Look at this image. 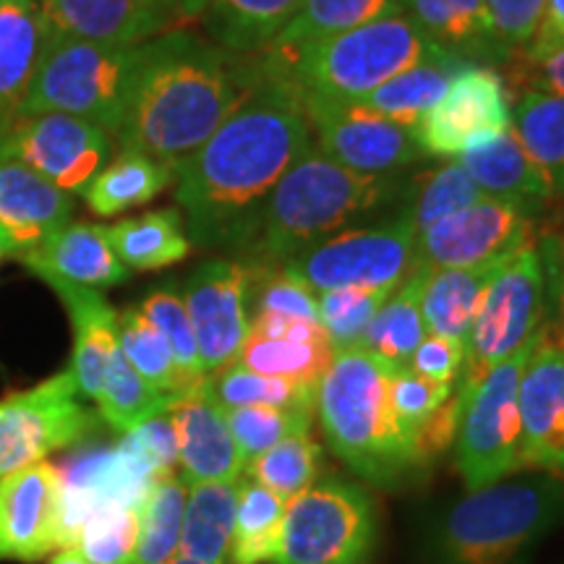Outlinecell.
<instances>
[{"label":"cell","mask_w":564,"mask_h":564,"mask_svg":"<svg viewBox=\"0 0 564 564\" xmlns=\"http://www.w3.org/2000/svg\"><path fill=\"white\" fill-rule=\"evenodd\" d=\"M116 139L100 126L66 116H17L0 129V158L17 160L66 194H84L112 158Z\"/></svg>","instance_id":"cell-12"},{"label":"cell","mask_w":564,"mask_h":564,"mask_svg":"<svg viewBox=\"0 0 564 564\" xmlns=\"http://www.w3.org/2000/svg\"><path fill=\"white\" fill-rule=\"evenodd\" d=\"M139 541V505L102 502L87 514L74 546L91 564H131Z\"/></svg>","instance_id":"cell-46"},{"label":"cell","mask_w":564,"mask_h":564,"mask_svg":"<svg viewBox=\"0 0 564 564\" xmlns=\"http://www.w3.org/2000/svg\"><path fill=\"white\" fill-rule=\"evenodd\" d=\"M70 369L0 398V478L45 460L95 426Z\"/></svg>","instance_id":"cell-13"},{"label":"cell","mask_w":564,"mask_h":564,"mask_svg":"<svg viewBox=\"0 0 564 564\" xmlns=\"http://www.w3.org/2000/svg\"><path fill=\"white\" fill-rule=\"evenodd\" d=\"M512 129L507 82L491 66L460 68L444 95L413 126L423 158H453Z\"/></svg>","instance_id":"cell-16"},{"label":"cell","mask_w":564,"mask_h":564,"mask_svg":"<svg viewBox=\"0 0 564 564\" xmlns=\"http://www.w3.org/2000/svg\"><path fill=\"white\" fill-rule=\"evenodd\" d=\"M137 55L139 45H105L51 32L19 116L66 112L100 126L116 139Z\"/></svg>","instance_id":"cell-7"},{"label":"cell","mask_w":564,"mask_h":564,"mask_svg":"<svg viewBox=\"0 0 564 564\" xmlns=\"http://www.w3.org/2000/svg\"><path fill=\"white\" fill-rule=\"evenodd\" d=\"M322 468V447L308 434L288 436L243 465L249 481L280 494L285 502L312 489Z\"/></svg>","instance_id":"cell-41"},{"label":"cell","mask_w":564,"mask_h":564,"mask_svg":"<svg viewBox=\"0 0 564 564\" xmlns=\"http://www.w3.org/2000/svg\"><path fill=\"white\" fill-rule=\"evenodd\" d=\"M510 257L478 267H455V270H432L423 274L421 308L429 333L455 337L463 343L468 340L486 288Z\"/></svg>","instance_id":"cell-28"},{"label":"cell","mask_w":564,"mask_h":564,"mask_svg":"<svg viewBox=\"0 0 564 564\" xmlns=\"http://www.w3.org/2000/svg\"><path fill=\"white\" fill-rule=\"evenodd\" d=\"M51 564H91V562L79 552V549L68 546V549H63V552H61L58 556H55V560H53Z\"/></svg>","instance_id":"cell-58"},{"label":"cell","mask_w":564,"mask_h":564,"mask_svg":"<svg viewBox=\"0 0 564 564\" xmlns=\"http://www.w3.org/2000/svg\"><path fill=\"white\" fill-rule=\"evenodd\" d=\"M0 257H3V251H0Z\"/></svg>","instance_id":"cell-61"},{"label":"cell","mask_w":564,"mask_h":564,"mask_svg":"<svg viewBox=\"0 0 564 564\" xmlns=\"http://www.w3.org/2000/svg\"><path fill=\"white\" fill-rule=\"evenodd\" d=\"M497 61L507 63L533 40L546 0H484Z\"/></svg>","instance_id":"cell-50"},{"label":"cell","mask_w":564,"mask_h":564,"mask_svg":"<svg viewBox=\"0 0 564 564\" xmlns=\"http://www.w3.org/2000/svg\"><path fill=\"white\" fill-rule=\"evenodd\" d=\"M398 366L352 345L333 352L316 384V413L335 455L373 484H394L419 463L413 432L392 405Z\"/></svg>","instance_id":"cell-3"},{"label":"cell","mask_w":564,"mask_h":564,"mask_svg":"<svg viewBox=\"0 0 564 564\" xmlns=\"http://www.w3.org/2000/svg\"><path fill=\"white\" fill-rule=\"evenodd\" d=\"M447 53L413 19L394 13L316 42L274 70L291 76L303 95L356 102L400 70Z\"/></svg>","instance_id":"cell-6"},{"label":"cell","mask_w":564,"mask_h":564,"mask_svg":"<svg viewBox=\"0 0 564 564\" xmlns=\"http://www.w3.org/2000/svg\"><path fill=\"white\" fill-rule=\"evenodd\" d=\"M63 476L40 460L0 478V560L40 562L63 546Z\"/></svg>","instance_id":"cell-18"},{"label":"cell","mask_w":564,"mask_h":564,"mask_svg":"<svg viewBox=\"0 0 564 564\" xmlns=\"http://www.w3.org/2000/svg\"><path fill=\"white\" fill-rule=\"evenodd\" d=\"M539 335L514 356L491 366L474 390L465 394L460 429H457V468L470 491L502 481L523 468L520 377Z\"/></svg>","instance_id":"cell-10"},{"label":"cell","mask_w":564,"mask_h":564,"mask_svg":"<svg viewBox=\"0 0 564 564\" xmlns=\"http://www.w3.org/2000/svg\"><path fill=\"white\" fill-rule=\"evenodd\" d=\"M400 6L444 51L468 63H499L484 0H400Z\"/></svg>","instance_id":"cell-32"},{"label":"cell","mask_w":564,"mask_h":564,"mask_svg":"<svg viewBox=\"0 0 564 564\" xmlns=\"http://www.w3.org/2000/svg\"><path fill=\"white\" fill-rule=\"evenodd\" d=\"M457 162L486 196L520 204L531 215L554 199V188L546 173L520 144L512 129L502 137L468 147L463 154H457Z\"/></svg>","instance_id":"cell-24"},{"label":"cell","mask_w":564,"mask_h":564,"mask_svg":"<svg viewBox=\"0 0 564 564\" xmlns=\"http://www.w3.org/2000/svg\"><path fill=\"white\" fill-rule=\"evenodd\" d=\"M175 440H178V463L183 481H238L243 474V457L232 442L223 405L212 398L207 379L173 400L171 408Z\"/></svg>","instance_id":"cell-21"},{"label":"cell","mask_w":564,"mask_h":564,"mask_svg":"<svg viewBox=\"0 0 564 564\" xmlns=\"http://www.w3.org/2000/svg\"><path fill=\"white\" fill-rule=\"evenodd\" d=\"M249 264L209 259L183 285V303L192 319L204 371L230 366L249 337Z\"/></svg>","instance_id":"cell-17"},{"label":"cell","mask_w":564,"mask_h":564,"mask_svg":"<svg viewBox=\"0 0 564 564\" xmlns=\"http://www.w3.org/2000/svg\"><path fill=\"white\" fill-rule=\"evenodd\" d=\"M484 192L476 186V181L465 173L460 162H444L434 171L423 173L419 183L405 192V215L411 217L415 232L432 228L442 217L468 207L478 199H484Z\"/></svg>","instance_id":"cell-43"},{"label":"cell","mask_w":564,"mask_h":564,"mask_svg":"<svg viewBox=\"0 0 564 564\" xmlns=\"http://www.w3.org/2000/svg\"><path fill=\"white\" fill-rule=\"evenodd\" d=\"M188 484L165 474L139 502V541L131 564H165L178 554Z\"/></svg>","instance_id":"cell-38"},{"label":"cell","mask_w":564,"mask_h":564,"mask_svg":"<svg viewBox=\"0 0 564 564\" xmlns=\"http://www.w3.org/2000/svg\"><path fill=\"white\" fill-rule=\"evenodd\" d=\"M303 110L316 137V150L348 171L398 175L423 158L413 129L358 102L303 95Z\"/></svg>","instance_id":"cell-15"},{"label":"cell","mask_w":564,"mask_h":564,"mask_svg":"<svg viewBox=\"0 0 564 564\" xmlns=\"http://www.w3.org/2000/svg\"><path fill=\"white\" fill-rule=\"evenodd\" d=\"M403 13L400 0H301L285 30L259 53L272 68H282L306 47L337 34L356 30L369 21Z\"/></svg>","instance_id":"cell-27"},{"label":"cell","mask_w":564,"mask_h":564,"mask_svg":"<svg viewBox=\"0 0 564 564\" xmlns=\"http://www.w3.org/2000/svg\"><path fill=\"white\" fill-rule=\"evenodd\" d=\"M238 481L188 486L178 554L199 564H228L236 528Z\"/></svg>","instance_id":"cell-29"},{"label":"cell","mask_w":564,"mask_h":564,"mask_svg":"<svg viewBox=\"0 0 564 564\" xmlns=\"http://www.w3.org/2000/svg\"><path fill=\"white\" fill-rule=\"evenodd\" d=\"M405 192L398 175L348 171L312 147L282 175L267 202L249 264L282 267Z\"/></svg>","instance_id":"cell-4"},{"label":"cell","mask_w":564,"mask_h":564,"mask_svg":"<svg viewBox=\"0 0 564 564\" xmlns=\"http://www.w3.org/2000/svg\"><path fill=\"white\" fill-rule=\"evenodd\" d=\"M165 564H199V562L188 560V556H183V554H175V556H173V560H167Z\"/></svg>","instance_id":"cell-59"},{"label":"cell","mask_w":564,"mask_h":564,"mask_svg":"<svg viewBox=\"0 0 564 564\" xmlns=\"http://www.w3.org/2000/svg\"><path fill=\"white\" fill-rule=\"evenodd\" d=\"M262 79V58L202 34L162 32L141 42L116 141L175 167L194 154Z\"/></svg>","instance_id":"cell-2"},{"label":"cell","mask_w":564,"mask_h":564,"mask_svg":"<svg viewBox=\"0 0 564 564\" xmlns=\"http://www.w3.org/2000/svg\"><path fill=\"white\" fill-rule=\"evenodd\" d=\"M24 264L37 278H58L97 291L121 285L131 274L112 251L108 228L95 223H68Z\"/></svg>","instance_id":"cell-25"},{"label":"cell","mask_w":564,"mask_h":564,"mask_svg":"<svg viewBox=\"0 0 564 564\" xmlns=\"http://www.w3.org/2000/svg\"><path fill=\"white\" fill-rule=\"evenodd\" d=\"M249 312L282 314L299 319L319 322V301L301 280H295L282 267L249 264Z\"/></svg>","instance_id":"cell-49"},{"label":"cell","mask_w":564,"mask_h":564,"mask_svg":"<svg viewBox=\"0 0 564 564\" xmlns=\"http://www.w3.org/2000/svg\"><path fill=\"white\" fill-rule=\"evenodd\" d=\"M249 333L274 337V340H291V343H329L322 322L299 319V316H282V314L249 316Z\"/></svg>","instance_id":"cell-55"},{"label":"cell","mask_w":564,"mask_h":564,"mask_svg":"<svg viewBox=\"0 0 564 564\" xmlns=\"http://www.w3.org/2000/svg\"><path fill=\"white\" fill-rule=\"evenodd\" d=\"M53 288L70 316L74 327V373L79 394L87 400L100 398L105 373L118 350V314L97 288L74 285L58 278H40Z\"/></svg>","instance_id":"cell-23"},{"label":"cell","mask_w":564,"mask_h":564,"mask_svg":"<svg viewBox=\"0 0 564 564\" xmlns=\"http://www.w3.org/2000/svg\"><path fill=\"white\" fill-rule=\"evenodd\" d=\"M42 17L55 34L105 42V45H141L167 30L158 0H37Z\"/></svg>","instance_id":"cell-22"},{"label":"cell","mask_w":564,"mask_h":564,"mask_svg":"<svg viewBox=\"0 0 564 564\" xmlns=\"http://www.w3.org/2000/svg\"><path fill=\"white\" fill-rule=\"evenodd\" d=\"M100 413L116 432L129 434L139 429L141 423L165 415L171 408V398L162 394L158 387L147 382L133 366L126 361L121 348L116 350L112 361L105 373V382L100 390Z\"/></svg>","instance_id":"cell-39"},{"label":"cell","mask_w":564,"mask_h":564,"mask_svg":"<svg viewBox=\"0 0 564 564\" xmlns=\"http://www.w3.org/2000/svg\"><path fill=\"white\" fill-rule=\"evenodd\" d=\"M288 502L257 481H238L236 528H232L230 564L274 562L280 549L282 518Z\"/></svg>","instance_id":"cell-36"},{"label":"cell","mask_w":564,"mask_h":564,"mask_svg":"<svg viewBox=\"0 0 564 564\" xmlns=\"http://www.w3.org/2000/svg\"><path fill=\"white\" fill-rule=\"evenodd\" d=\"M312 147L301 89L262 61V79L249 97L173 167L175 202L192 241L202 249L249 253L272 192Z\"/></svg>","instance_id":"cell-1"},{"label":"cell","mask_w":564,"mask_h":564,"mask_svg":"<svg viewBox=\"0 0 564 564\" xmlns=\"http://www.w3.org/2000/svg\"><path fill=\"white\" fill-rule=\"evenodd\" d=\"M465 66H470V63L460 55H440V58L423 61L419 66L400 70L398 76L379 84L377 89H371L369 95H364L356 102L413 129L415 121L440 100L457 70Z\"/></svg>","instance_id":"cell-34"},{"label":"cell","mask_w":564,"mask_h":564,"mask_svg":"<svg viewBox=\"0 0 564 564\" xmlns=\"http://www.w3.org/2000/svg\"><path fill=\"white\" fill-rule=\"evenodd\" d=\"M564 47V0H546L533 40L528 42L523 58H541V55ZM518 58V55H514Z\"/></svg>","instance_id":"cell-56"},{"label":"cell","mask_w":564,"mask_h":564,"mask_svg":"<svg viewBox=\"0 0 564 564\" xmlns=\"http://www.w3.org/2000/svg\"><path fill=\"white\" fill-rule=\"evenodd\" d=\"M301 0H209L207 40L238 55H259L285 30Z\"/></svg>","instance_id":"cell-30"},{"label":"cell","mask_w":564,"mask_h":564,"mask_svg":"<svg viewBox=\"0 0 564 564\" xmlns=\"http://www.w3.org/2000/svg\"><path fill=\"white\" fill-rule=\"evenodd\" d=\"M165 13L167 30H183V24L202 21L209 9V0H158Z\"/></svg>","instance_id":"cell-57"},{"label":"cell","mask_w":564,"mask_h":564,"mask_svg":"<svg viewBox=\"0 0 564 564\" xmlns=\"http://www.w3.org/2000/svg\"><path fill=\"white\" fill-rule=\"evenodd\" d=\"M333 352L335 350L329 343H291L249 333L236 364L257 373H264V377L319 384L322 373L327 371L329 361H333Z\"/></svg>","instance_id":"cell-42"},{"label":"cell","mask_w":564,"mask_h":564,"mask_svg":"<svg viewBox=\"0 0 564 564\" xmlns=\"http://www.w3.org/2000/svg\"><path fill=\"white\" fill-rule=\"evenodd\" d=\"M562 510L560 478H502L449 507L436 528V556L440 564H523Z\"/></svg>","instance_id":"cell-5"},{"label":"cell","mask_w":564,"mask_h":564,"mask_svg":"<svg viewBox=\"0 0 564 564\" xmlns=\"http://www.w3.org/2000/svg\"><path fill=\"white\" fill-rule=\"evenodd\" d=\"M423 274L426 272H411L394 288L364 335V348L373 350L392 366L411 364L415 348L429 335L421 308Z\"/></svg>","instance_id":"cell-35"},{"label":"cell","mask_w":564,"mask_h":564,"mask_svg":"<svg viewBox=\"0 0 564 564\" xmlns=\"http://www.w3.org/2000/svg\"><path fill=\"white\" fill-rule=\"evenodd\" d=\"M47 37L37 0H0V129L21 112Z\"/></svg>","instance_id":"cell-26"},{"label":"cell","mask_w":564,"mask_h":564,"mask_svg":"<svg viewBox=\"0 0 564 564\" xmlns=\"http://www.w3.org/2000/svg\"><path fill=\"white\" fill-rule=\"evenodd\" d=\"M560 348L564 350V299H562V343H560Z\"/></svg>","instance_id":"cell-60"},{"label":"cell","mask_w":564,"mask_h":564,"mask_svg":"<svg viewBox=\"0 0 564 564\" xmlns=\"http://www.w3.org/2000/svg\"><path fill=\"white\" fill-rule=\"evenodd\" d=\"M512 131L564 199V97L525 89L512 108Z\"/></svg>","instance_id":"cell-37"},{"label":"cell","mask_w":564,"mask_h":564,"mask_svg":"<svg viewBox=\"0 0 564 564\" xmlns=\"http://www.w3.org/2000/svg\"><path fill=\"white\" fill-rule=\"evenodd\" d=\"M523 468L564 478V350L541 329L520 377Z\"/></svg>","instance_id":"cell-19"},{"label":"cell","mask_w":564,"mask_h":564,"mask_svg":"<svg viewBox=\"0 0 564 564\" xmlns=\"http://www.w3.org/2000/svg\"><path fill=\"white\" fill-rule=\"evenodd\" d=\"M212 398L223 408L243 405H274V408H303L316 411V384L293 382V379L264 377L246 366L232 361L225 369L207 373Z\"/></svg>","instance_id":"cell-40"},{"label":"cell","mask_w":564,"mask_h":564,"mask_svg":"<svg viewBox=\"0 0 564 564\" xmlns=\"http://www.w3.org/2000/svg\"><path fill=\"white\" fill-rule=\"evenodd\" d=\"M118 348L147 382L171 398V403L183 394L171 348L139 306L118 314Z\"/></svg>","instance_id":"cell-45"},{"label":"cell","mask_w":564,"mask_h":564,"mask_svg":"<svg viewBox=\"0 0 564 564\" xmlns=\"http://www.w3.org/2000/svg\"><path fill=\"white\" fill-rule=\"evenodd\" d=\"M546 314V270L533 243L512 253L494 274L465 340V373L457 390L468 394L491 366L525 348L541 333Z\"/></svg>","instance_id":"cell-9"},{"label":"cell","mask_w":564,"mask_h":564,"mask_svg":"<svg viewBox=\"0 0 564 564\" xmlns=\"http://www.w3.org/2000/svg\"><path fill=\"white\" fill-rule=\"evenodd\" d=\"M175 181L171 165L144 152L121 150L84 192L87 207L100 217H116L133 207H144Z\"/></svg>","instance_id":"cell-31"},{"label":"cell","mask_w":564,"mask_h":564,"mask_svg":"<svg viewBox=\"0 0 564 564\" xmlns=\"http://www.w3.org/2000/svg\"><path fill=\"white\" fill-rule=\"evenodd\" d=\"M531 212L497 196H484L415 232L411 272L497 262L531 243Z\"/></svg>","instance_id":"cell-14"},{"label":"cell","mask_w":564,"mask_h":564,"mask_svg":"<svg viewBox=\"0 0 564 564\" xmlns=\"http://www.w3.org/2000/svg\"><path fill=\"white\" fill-rule=\"evenodd\" d=\"M465 361V343L455 340V337H442L429 333L423 337L419 348H415L411 358V369L419 371L421 377L434 379V382L455 384L460 377Z\"/></svg>","instance_id":"cell-53"},{"label":"cell","mask_w":564,"mask_h":564,"mask_svg":"<svg viewBox=\"0 0 564 564\" xmlns=\"http://www.w3.org/2000/svg\"><path fill=\"white\" fill-rule=\"evenodd\" d=\"M394 288H335L319 293V322L333 350L364 343L371 319Z\"/></svg>","instance_id":"cell-48"},{"label":"cell","mask_w":564,"mask_h":564,"mask_svg":"<svg viewBox=\"0 0 564 564\" xmlns=\"http://www.w3.org/2000/svg\"><path fill=\"white\" fill-rule=\"evenodd\" d=\"M74 217V196L17 160L0 158V251L24 264Z\"/></svg>","instance_id":"cell-20"},{"label":"cell","mask_w":564,"mask_h":564,"mask_svg":"<svg viewBox=\"0 0 564 564\" xmlns=\"http://www.w3.org/2000/svg\"><path fill=\"white\" fill-rule=\"evenodd\" d=\"M392 405L398 411L400 421L415 434V429L421 426V421L429 413H434L444 400L453 394V384L434 382V379L421 377L419 371H413L411 366H398L392 373Z\"/></svg>","instance_id":"cell-51"},{"label":"cell","mask_w":564,"mask_h":564,"mask_svg":"<svg viewBox=\"0 0 564 564\" xmlns=\"http://www.w3.org/2000/svg\"><path fill=\"white\" fill-rule=\"evenodd\" d=\"M373 549L377 512L369 494L329 478L288 502L272 564H371Z\"/></svg>","instance_id":"cell-8"},{"label":"cell","mask_w":564,"mask_h":564,"mask_svg":"<svg viewBox=\"0 0 564 564\" xmlns=\"http://www.w3.org/2000/svg\"><path fill=\"white\" fill-rule=\"evenodd\" d=\"M518 79L528 91H541L549 97H564V47L552 51L541 58H523L518 55Z\"/></svg>","instance_id":"cell-54"},{"label":"cell","mask_w":564,"mask_h":564,"mask_svg":"<svg viewBox=\"0 0 564 564\" xmlns=\"http://www.w3.org/2000/svg\"><path fill=\"white\" fill-rule=\"evenodd\" d=\"M415 228L411 217L398 215L377 228L340 230L282 264L308 291L335 288H394L413 267Z\"/></svg>","instance_id":"cell-11"},{"label":"cell","mask_w":564,"mask_h":564,"mask_svg":"<svg viewBox=\"0 0 564 564\" xmlns=\"http://www.w3.org/2000/svg\"><path fill=\"white\" fill-rule=\"evenodd\" d=\"M465 405V394L457 390L449 394L444 403L436 408L434 413H429L421 421V426L415 429L413 444H415V457L421 460H432L434 455L444 453V449L457 440V429H460V415Z\"/></svg>","instance_id":"cell-52"},{"label":"cell","mask_w":564,"mask_h":564,"mask_svg":"<svg viewBox=\"0 0 564 564\" xmlns=\"http://www.w3.org/2000/svg\"><path fill=\"white\" fill-rule=\"evenodd\" d=\"M112 251L129 270L150 272L183 262L192 238L183 230L181 209H154L108 228Z\"/></svg>","instance_id":"cell-33"},{"label":"cell","mask_w":564,"mask_h":564,"mask_svg":"<svg viewBox=\"0 0 564 564\" xmlns=\"http://www.w3.org/2000/svg\"><path fill=\"white\" fill-rule=\"evenodd\" d=\"M232 442L243 457V465L257 455L267 453L274 444L295 434H308L314 411L303 408H274V405H243L223 408Z\"/></svg>","instance_id":"cell-47"},{"label":"cell","mask_w":564,"mask_h":564,"mask_svg":"<svg viewBox=\"0 0 564 564\" xmlns=\"http://www.w3.org/2000/svg\"><path fill=\"white\" fill-rule=\"evenodd\" d=\"M139 312L165 337L183 392L202 384L207 379V371H204L199 345H196L192 319H188L186 303H183L181 293H175L173 288H158V291H152L141 301Z\"/></svg>","instance_id":"cell-44"}]
</instances>
